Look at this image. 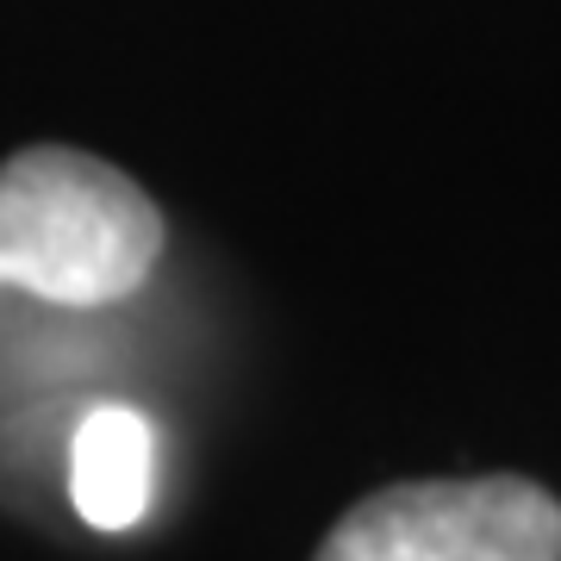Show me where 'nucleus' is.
<instances>
[{
	"instance_id": "nucleus-2",
	"label": "nucleus",
	"mask_w": 561,
	"mask_h": 561,
	"mask_svg": "<svg viewBox=\"0 0 561 561\" xmlns=\"http://www.w3.org/2000/svg\"><path fill=\"white\" fill-rule=\"evenodd\" d=\"M312 561H561V500L518 474L381 486Z\"/></svg>"
},
{
	"instance_id": "nucleus-3",
	"label": "nucleus",
	"mask_w": 561,
	"mask_h": 561,
	"mask_svg": "<svg viewBox=\"0 0 561 561\" xmlns=\"http://www.w3.org/2000/svg\"><path fill=\"white\" fill-rule=\"evenodd\" d=\"M157 486V431L131 405H94L69 437V500L94 530H131Z\"/></svg>"
},
{
	"instance_id": "nucleus-1",
	"label": "nucleus",
	"mask_w": 561,
	"mask_h": 561,
	"mask_svg": "<svg viewBox=\"0 0 561 561\" xmlns=\"http://www.w3.org/2000/svg\"><path fill=\"white\" fill-rule=\"evenodd\" d=\"M162 256V213L113 162L32 144L0 162V287L50 306H113Z\"/></svg>"
}]
</instances>
